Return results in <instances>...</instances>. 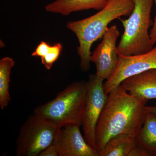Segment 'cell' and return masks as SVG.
Instances as JSON below:
<instances>
[{"mask_svg": "<svg viewBox=\"0 0 156 156\" xmlns=\"http://www.w3.org/2000/svg\"><path fill=\"white\" fill-rule=\"evenodd\" d=\"M147 101L129 94L121 84L112 90L95 128L98 154L117 135L126 134L135 138L145 119Z\"/></svg>", "mask_w": 156, "mask_h": 156, "instance_id": "1", "label": "cell"}, {"mask_svg": "<svg viewBox=\"0 0 156 156\" xmlns=\"http://www.w3.org/2000/svg\"><path fill=\"white\" fill-rule=\"evenodd\" d=\"M134 7L132 0H108L105 7L94 15L68 23L66 27L75 34L79 41L77 53L83 71H88L90 68L93 44L102 38L112 21L122 16H130Z\"/></svg>", "mask_w": 156, "mask_h": 156, "instance_id": "2", "label": "cell"}, {"mask_svg": "<svg viewBox=\"0 0 156 156\" xmlns=\"http://www.w3.org/2000/svg\"><path fill=\"white\" fill-rule=\"evenodd\" d=\"M86 92V82H74L53 100L37 107L34 114L59 127L71 124L82 126Z\"/></svg>", "mask_w": 156, "mask_h": 156, "instance_id": "3", "label": "cell"}, {"mask_svg": "<svg viewBox=\"0 0 156 156\" xmlns=\"http://www.w3.org/2000/svg\"><path fill=\"white\" fill-rule=\"evenodd\" d=\"M134 9L128 19L119 20L124 28L117 47L118 54L128 56L148 52L154 48L149 29L153 25L151 12L153 0H132Z\"/></svg>", "mask_w": 156, "mask_h": 156, "instance_id": "4", "label": "cell"}, {"mask_svg": "<svg viewBox=\"0 0 156 156\" xmlns=\"http://www.w3.org/2000/svg\"><path fill=\"white\" fill-rule=\"evenodd\" d=\"M61 127L34 114L21 126L16 140V155L38 156L55 142Z\"/></svg>", "mask_w": 156, "mask_h": 156, "instance_id": "5", "label": "cell"}, {"mask_svg": "<svg viewBox=\"0 0 156 156\" xmlns=\"http://www.w3.org/2000/svg\"><path fill=\"white\" fill-rule=\"evenodd\" d=\"M104 80L95 73L90 75L86 82L87 92L82 126L84 138L95 150V128L108 97L104 89Z\"/></svg>", "mask_w": 156, "mask_h": 156, "instance_id": "6", "label": "cell"}, {"mask_svg": "<svg viewBox=\"0 0 156 156\" xmlns=\"http://www.w3.org/2000/svg\"><path fill=\"white\" fill-rule=\"evenodd\" d=\"M154 69H156V45L143 54L128 56L119 54V62L115 71L104 83L105 94L108 95L125 79Z\"/></svg>", "mask_w": 156, "mask_h": 156, "instance_id": "7", "label": "cell"}, {"mask_svg": "<svg viewBox=\"0 0 156 156\" xmlns=\"http://www.w3.org/2000/svg\"><path fill=\"white\" fill-rule=\"evenodd\" d=\"M119 32L116 25L108 27L98 44L91 54L90 60L95 63L96 74L104 80H108L115 71L119 62L116 42Z\"/></svg>", "mask_w": 156, "mask_h": 156, "instance_id": "8", "label": "cell"}, {"mask_svg": "<svg viewBox=\"0 0 156 156\" xmlns=\"http://www.w3.org/2000/svg\"><path fill=\"white\" fill-rule=\"evenodd\" d=\"M81 126L71 124L60 128L55 140L59 156H99L81 134Z\"/></svg>", "mask_w": 156, "mask_h": 156, "instance_id": "9", "label": "cell"}, {"mask_svg": "<svg viewBox=\"0 0 156 156\" xmlns=\"http://www.w3.org/2000/svg\"><path fill=\"white\" fill-rule=\"evenodd\" d=\"M121 84L131 95L147 101L156 99V69L129 77Z\"/></svg>", "mask_w": 156, "mask_h": 156, "instance_id": "10", "label": "cell"}, {"mask_svg": "<svg viewBox=\"0 0 156 156\" xmlns=\"http://www.w3.org/2000/svg\"><path fill=\"white\" fill-rule=\"evenodd\" d=\"M107 2L108 0H56L47 5L44 9L48 12L66 16L74 12L89 9L100 11Z\"/></svg>", "mask_w": 156, "mask_h": 156, "instance_id": "11", "label": "cell"}, {"mask_svg": "<svg viewBox=\"0 0 156 156\" xmlns=\"http://www.w3.org/2000/svg\"><path fill=\"white\" fill-rule=\"evenodd\" d=\"M136 143L151 156H156V113L147 112L142 127L135 137Z\"/></svg>", "mask_w": 156, "mask_h": 156, "instance_id": "12", "label": "cell"}, {"mask_svg": "<svg viewBox=\"0 0 156 156\" xmlns=\"http://www.w3.org/2000/svg\"><path fill=\"white\" fill-rule=\"evenodd\" d=\"M136 144L135 137L128 134H119L108 141L98 155L99 156H128Z\"/></svg>", "mask_w": 156, "mask_h": 156, "instance_id": "13", "label": "cell"}, {"mask_svg": "<svg viewBox=\"0 0 156 156\" xmlns=\"http://www.w3.org/2000/svg\"><path fill=\"white\" fill-rule=\"evenodd\" d=\"M15 64L13 58L9 56L0 60V106L4 109L11 100L9 92L11 69Z\"/></svg>", "mask_w": 156, "mask_h": 156, "instance_id": "14", "label": "cell"}, {"mask_svg": "<svg viewBox=\"0 0 156 156\" xmlns=\"http://www.w3.org/2000/svg\"><path fill=\"white\" fill-rule=\"evenodd\" d=\"M62 48L61 43H56L51 46L47 54L44 57L41 58L42 64L47 69H51L53 63L58 59Z\"/></svg>", "mask_w": 156, "mask_h": 156, "instance_id": "15", "label": "cell"}, {"mask_svg": "<svg viewBox=\"0 0 156 156\" xmlns=\"http://www.w3.org/2000/svg\"><path fill=\"white\" fill-rule=\"evenodd\" d=\"M50 47L51 45H49L47 42L42 41L32 53L31 56L42 58L47 54Z\"/></svg>", "mask_w": 156, "mask_h": 156, "instance_id": "16", "label": "cell"}, {"mask_svg": "<svg viewBox=\"0 0 156 156\" xmlns=\"http://www.w3.org/2000/svg\"><path fill=\"white\" fill-rule=\"evenodd\" d=\"M38 156H59L58 147L55 142L42 151Z\"/></svg>", "mask_w": 156, "mask_h": 156, "instance_id": "17", "label": "cell"}, {"mask_svg": "<svg viewBox=\"0 0 156 156\" xmlns=\"http://www.w3.org/2000/svg\"><path fill=\"white\" fill-rule=\"evenodd\" d=\"M128 156H151V154L144 148L136 143Z\"/></svg>", "mask_w": 156, "mask_h": 156, "instance_id": "18", "label": "cell"}, {"mask_svg": "<svg viewBox=\"0 0 156 156\" xmlns=\"http://www.w3.org/2000/svg\"><path fill=\"white\" fill-rule=\"evenodd\" d=\"M155 2L156 7V0H155ZM150 37L153 44L154 45L155 44H156V10L155 15L154 18L153 25L152 26V27L150 32Z\"/></svg>", "mask_w": 156, "mask_h": 156, "instance_id": "19", "label": "cell"}, {"mask_svg": "<svg viewBox=\"0 0 156 156\" xmlns=\"http://www.w3.org/2000/svg\"><path fill=\"white\" fill-rule=\"evenodd\" d=\"M147 112H152L156 113V106H146Z\"/></svg>", "mask_w": 156, "mask_h": 156, "instance_id": "20", "label": "cell"}]
</instances>
